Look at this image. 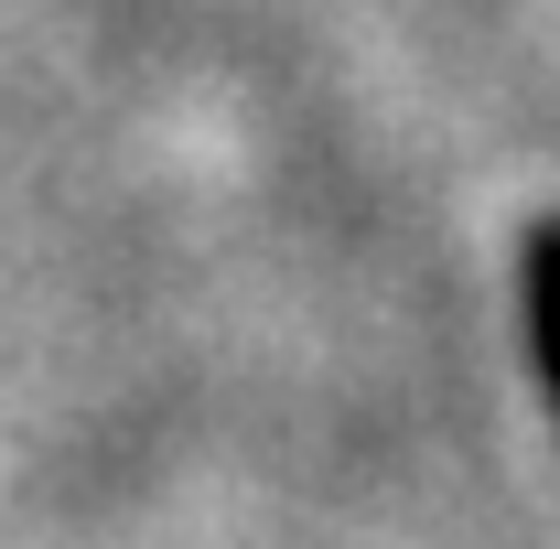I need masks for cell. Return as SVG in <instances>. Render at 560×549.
<instances>
[{
  "label": "cell",
  "instance_id": "cell-1",
  "mask_svg": "<svg viewBox=\"0 0 560 549\" xmlns=\"http://www.w3.org/2000/svg\"><path fill=\"white\" fill-rule=\"evenodd\" d=\"M517 335H528V377H539V410L560 431V215H539L517 237Z\"/></svg>",
  "mask_w": 560,
  "mask_h": 549
}]
</instances>
